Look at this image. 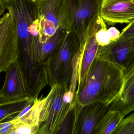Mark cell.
Returning <instances> with one entry per match:
<instances>
[{
  "instance_id": "obj_1",
  "label": "cell",
  "mask_w": 134,
  "mask_h": 134,
  "mask_svg": "<svg viewBox=\"0 0 134 134\" xmlns=\"http://www.w3.org/2000/svg\"><path fill=\"white\" fill-rule=\"evenodd\" d=\"M2 1L15 23L19 49L16 62L26 79H34L39 73L35 63V49L40 43L34 1Z\"/></svg>"
},
{
  "instance_id": "obj_2",
  "label": "cell",
  "mask_w": 134,
  "mask_h": 134,
  "mask_svg": "<svg viewBox=\"0 0 134 134\" xmlns=\"http://www.w3.org/2000/svg\"><path fill=\"white\" fill-rule=\"evenodd\" d=\"M124 82L123 73L119 67L96 56L85 85L75 97L80 105L102 103L109 106L121 94Z\"/></svg>"
},
{
  "instance_id": "obj_3",
  "label": "cell",
  "mask_w": 134,
  "mask_h": 134,
  "mask_svg": "<svg viewBox=\"0 0 134 134\" xmlns=\"http://www.w3.org/2000/svg\"><path fill=\"white\" fill-rule=\"evenodd\" d=\"M40 43L60 30H72L73 17L68 0H34Z\"/></svg>"
},
{
  "instance_id": "obj_4",
  "label": "cell",
  "mask_w": 134,
  "mask_h": 134,
  "mask_svg": "<svg viewBox=\"0 0 134 134\" xmlns=\"http://www.w3.org/2000/svg\"><path fill=\"white\" fill-rule=\"evenodd\" d=\"M80 45L79 39L74 31H69L62 45L46 66L50 86L60 83L69 87L73 61Z\"/></svg>"
},
{
  "instance_id": "obj_5",
  "label": "cell",
  "mask_w": 134,
  "mask_h": 134,
  "mask_svg": "<svg viewBox=\"0 0 134 134\" xmlns=\"http://www.w3.org/2000/svg\"><path fill=\"white\" fill-rule=\"evenodd\" d=\"M47 95V108L44 121L37 134H57L60 126L68 114L74 108L76 100L70 104L63 101L65 91L69 89L63 84L56 83L51 86Z\"/></svg>"
},
{
  "instance_id": "obj_6",
  "label": "cell",
  "mask_w": 134,
  "mask_h": 134,
  "mask_svg": "<svg viewBox=\"0 0 134 134\" xmlns=\"http://www.w3.org/2000/svg\"><path fill=\"white\" fill-rule=\"evenodd\" d=\"M96 56L119 67L122 71L125 82L134 72V37L120 35L107 45L99 46Z\"/></svg>"
},
{
  "instance_id": "obj_7",
  "label": "cell",
  "mask_w": 134,
  "mask_h": 134,
  "mask_svg": "<svg viewBox=\"0 0 134 134\" xmlns=\"http://www.w3.org/2000/svg\"><path fill=\"white\" fill-rule=\"evenodd\" d=\"M75 98L71 134H94L98 124L110 109L109 105L102 103L80 105Z\"/></svg>"
},
{
  "instance_id": "obj_8",
  "label": "cell",
  "mask_w": 134,
  "mask_h": 134,
  "mask_svg": "<svg viewBox=\"0 0 134 134\" xmlns=\"http://www.w3.org/2000/svg\"><path fill=\"white\" fill-rule=\"evenodd\" d=\"M19 54L18 37L14 18L8 11L0 19V73L15 62Z\"/></svg>"
},
{
  "instance_id": "obj_9",
  "label": "cell",
  "mask_w": 134,
  "mask_h": 134,
  "mask_svg": "<svg viewBox=\"0 0 134 134\" xmlns=\"http://www.w3.org/2000/svg\"><path fill=\"white\" fill-rule=\"evenodd\" d=\"M105 26H107L106 24L99 14H97L93 17L87 28L76 91L85 85L89 70L95 59L99 48V45L96 40L95 34L100 29Z\"/></svg>"
},
{
  "instance_id": "obj_10",
  "label": "cell",
  "mask_w": 134,
  "mask_h": 134,
  "mask_svg": "<svg viewBox=\"0 0 134 134\" xmlns=\"http://www.w3.org/2000/svg\"><path fill=\"white\" fill-rule=\"evenodd\" d=\"M5 73L4 85L0 90V102L32 98L16 61L10 65Z\"/></svg>"
},
{
  "instance_id": "obj_11",
  "label": "cell",
  "mask_w": 134,
  "mask_h": 134,
  "mask_svg": "<svg viewBox=\"0 0 134 134\" xmlns=\"http://www.w3.org/2000/svg\"><path fill=\"white\" fill-rule=\"evenodd\" d=\"M101 0H68L73 17L72 30L80 43L84 42L87 28L96 14H99Z\"/></svg>"
},
{
  "instance_id": "obj_12",
  "label": "cell",
  "mask_w": 134,
  "mask_h": 134,
  "mask_svg": "<svg viewBox=\"0 0 134 134\" xmlns=\"http://www.w3.org/2000/svg\"><path fill=\"white\" fill-rule=\"evenodd\" d=\"M99 15L108 25L134 20V0H101Z\"/></svg>"
},
{
  "instance_id": "obj_13",
  "label": "cell",
  "mask_w": 134,
  "mask_h": 134,
  "mask_svg": "<svg viewBox=\"0 0 134 134\" xmlns=\"http://www.w3.org/2000/svg\"><path fill=\"white\" fill-rule=\"evenodd\" d=\"M69 31L59 30L49 38L46 42L41 44L40 50L36 60V64L40 69L41 65L46 66L62 45L67 33Z\"/></svg>"
},
{
  "instance_id": "obj_14",
  "label": "cell",
  "mask_w": 134,
  "mask_h": 134,
  "mask_svg": "<svg viewBox=\"0 0 134 134\" xmlns=\"http://www.w3.org/2000/svg\"><path fill=\"white\" fill-rule=\"evenodd\" d=\"M124 117L119 111L109 109L98 124L94 134H112Z\"/></svg>"
},
{
  "instance_id": "obj_15",
  "label": "cell",
  "mask_w": 134,
  "mask_h": 134,
  "mask_svg": "<svg viewBox=\"0 0 134 134\" xmlns=\"http://www.w3.org/2000/svg\"><path fill=\"white\" fill-rule=\"evenodd\" d=\"M110 109L120 111L124 116L134 111V83L109 105Z\"/></svg>"
},
{
  "instance_id": "obj_16",
  "label": "cell",
  "mask_w": 134,
  "mask_h": 134,
  "mask_svg": "<svg viewBox=\"0 0 134 134\" xmlns=\"http://www.w3.org/2000/svg\"><path fill=\"white\" fill-rule=\"evenodd\" d=\"M29 99L0 102V123L6 119H13L23 110Z\"/></svg>"
},
{
  "instance_id": "obj_17",
  "label": "cell",
  "mask_w": 134,
  "mask_h": 134,
  "mask_svg": "<svg viewBox=\"0 0 134 134\" xmlns=\"http://www.w3.org/2000/svg\"><path fill=\"white\" fill-rule=\"evenodd\" d=\"M112 134H134V113L123 119Z\"/></svg>"
},
{
  "instance_id": "obj_18",
  "label": "cell",
  "mask_w": 134,
  "mask_h": 134,
  "mask_svg": "<svg viewBox=\"0 0 134 134\" xmlns=\"http://www.w3.org/2000/svg\"><path fill=\"white\" fill-rule=\"evenodd\" d=\"M95 38L99 46H105L111 42V37L107 26L100 29L96 33Z\"/></svg>"
},
{
  "instance_id": "obj_19",
  "label": "cell",
  "mask_w": 134,
  "mask_h": 134,
  "mask_svg": "<svg viewBox=\"0 0 134 134\" xmlns=\"http://www.w3.org/2000/svg\"><path fill=\"white\" fill-rule=\"evenodd\" d=\"M73 109L68 114L63 122L62 123L58 131V134H69L70 126L71 125Z\"/></svg>"
},
{
  "instance_id": "obj_20",
  "label": "cell",
  "mask_w": 134,
  "mask_h": 134,
  "mask_svg": "<svg viewBox=\"0 0 134 134\" xmlns=\"http://www.w3.org/2000/svg\"><path fill=\"white\" fill-rule=\"evenodd\" d=\"M120 35L124 37H134V20L123 29Z\"/></svg>"
},
{
  "instance_id": "obj_21",
  "label": "cell",
  "mask_w": 134,
  "mask_h": 134,
  "mask_svg": "<svg viewBox=\"0 0 134 134\" xmlns=\"http://www.w3.org/2000/svg\"><path fill=\"white\" fill-rule=\"evenodd\" d=\"M75 94L69 90L65 91L63 96V101L64 103L70 104L74 100Z\"/></svg>"
},
{
  "instance_id": "obj_22",
  "label": "cell",
  "mask_w": 134,
  "mask_h": 134,
  "mask_svg": "<svg viewBox=\"0 0 134 134\" xmlns=\"http://www.w3.org/2000/svg\"><path fill=\"white\" fill-rule=\"evenodd\" d=\"M108 30L110 34L111 42L116 41V39L119 38L120 35V32L115 27H111Z\"/></svg>"
},
{
  "instance_id": "obj_23",
  "label": "cell",
  "mask_w": 134,
  "mask_h": 134,
  "mask_svg": "<svg viewBox=\"0 0 134 134\" xmlns=\"http://www.w3.org/2000/svg\"><path fill=\"white\" fill-rule=\"evenodd\" d=\"M134 83V72L129 76V78L124 82L123 90L125 91Z\"/></svg>"
},
{
  "instance_id": "obj_24",
  "label": "cell",
  "mask_w": 134,
  "mask_h": 134,
  "mask_svg": "<svg viewBox=\"0 0 134 134\" xmlns=\"http://www.w3.org/2000/svg\"><path fill=\"white\" fill-rule=\"evenodd\" d=\"M5 9V6L3 3L2 0H0V19L1 16L3 15Z\"/></svg>"
},
{
  "instance_id": "obj_25",
  "label": "cell",
  "mask_w": 134,
  "mask_h": 134,
  "mask_svg": "<svg viewBox=\"0 0 134 134\" xmlns=\"http://www.w3.org/2000/svg\"><path fill=\"white\" fill-rule=\"evenodd\" d=\"M8 123V121H5V122H2L0 123V130L2 129L3 127L7 126Z\"/></svg>"
}]
</instances>
